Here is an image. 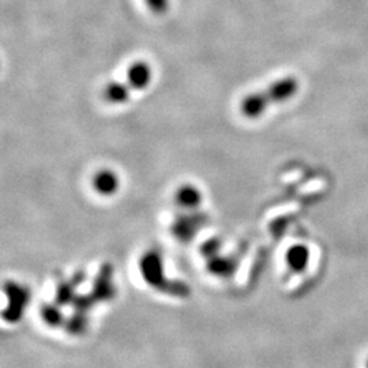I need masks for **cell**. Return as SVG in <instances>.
I'll use <instances>...</instances> for the list:
<instances>
[{
  "label": "cell",
  "mask_w": 368,
  "mask_h": 368,
  "mask_svg": "<svg viewBox=\"0 0 368 368\" xmlns=\"http://www.w3.org/2000/svg\"><path fill=\"white\" fill-rule=\"evenodd\" d=\"M299 91V81L293 77H284L265 89L250 93L240 102V112L247 119H258L273 107L291 100Z\"/></svg>",
  "instance_id": "6da1fadb"
},
{
  "label": "cell",
  "mask_w": 368,
  "mask_h": 368,
  "mask_svg": "<svg viewBox=\"0 0 368 368\" xmlns=\"http://www.w3.org/2000/svg\"><path fill=\"white\" fill-rule=\"evenodd\" d=\"M124 82H112L104 88V100L112 105L125 104L134 92L145 91L153 81V68L145 61L128 66Z\"/></svg>",
  "instance_id": "7a4b0ae2"
},
{
  "label": "cell",
  "mask_w": 368,
  "mask_h": 368,
  "mask_svg": "<svg viewBox=\"0 0 368 368\" xmlns=\"http://www.w3.org/2000/svg\"><path fill=\"white\" fill-rule=\"evenodd\" d=\"M93 190L101 197H112L119 191L121 179L112 169H101L94 174L92 181Z\"/></svg>",
  "instance_id": "3957f363"
},
{
  "label": "cell",
  "mask_w": 368,
  "mask_h": 368,
  "mask_svg": "<svg viewBox=\"0 0 368 368\" xmlns=\"http://www.w3.org/2000/svg\"><path fill=\"white\" fill-rule=\"evenodd\" d=\"M175 198H176V202L185 209L198 208L202 202L201 191L191 184H184L182 187H179Z\"/></svg>",
  "instance_id": "277c9868"
},
{
  "label": "cell",
  "mask_w": 368,
  "mask_h": 368,
  "mask_svg": "<svg viewBox=\"0 0 368 368\" xmlns=\"http://www.w3.org/2000/svg\"><path fill=\"white\" fill-rule=\"evenodd\" d=\"M309 261V251L305 245H295L288 251L286 262L292 272L300 273L307 269Z\"/></svg>",
  "instance_id": "5b68a950"
},
{
  "label": "cell",
  "mask_w": 368,
  "mask_h": 368,
  "mask_svg": "<svg viewBox=\"0 0 368 368\" xmlns=\"http://www.w3.org/2000/svg\"><path fill=\"white\" fill-rule=\"evenodd\" d=\"M43 319L51 326H59L61 323V311L56 307H43Z\"/></svg>",
  "instance_id": "8992f818"
},
{
  "label": "cell",
  "mask_w": 368,
  "mask_h": 368,
  "mask_svg": "<svg viewBox=\"0 0 368 368\" xmlns=\"http://www.w3.org/2000/svg\"><path fill=\"white\" fill-rule=\"evenodd\" d=\"M146 6L153 11L154 14H164L169 8V0H145Z\"/></svg>",
  "instance_id": "52a82bcc"
}]
</instances>
